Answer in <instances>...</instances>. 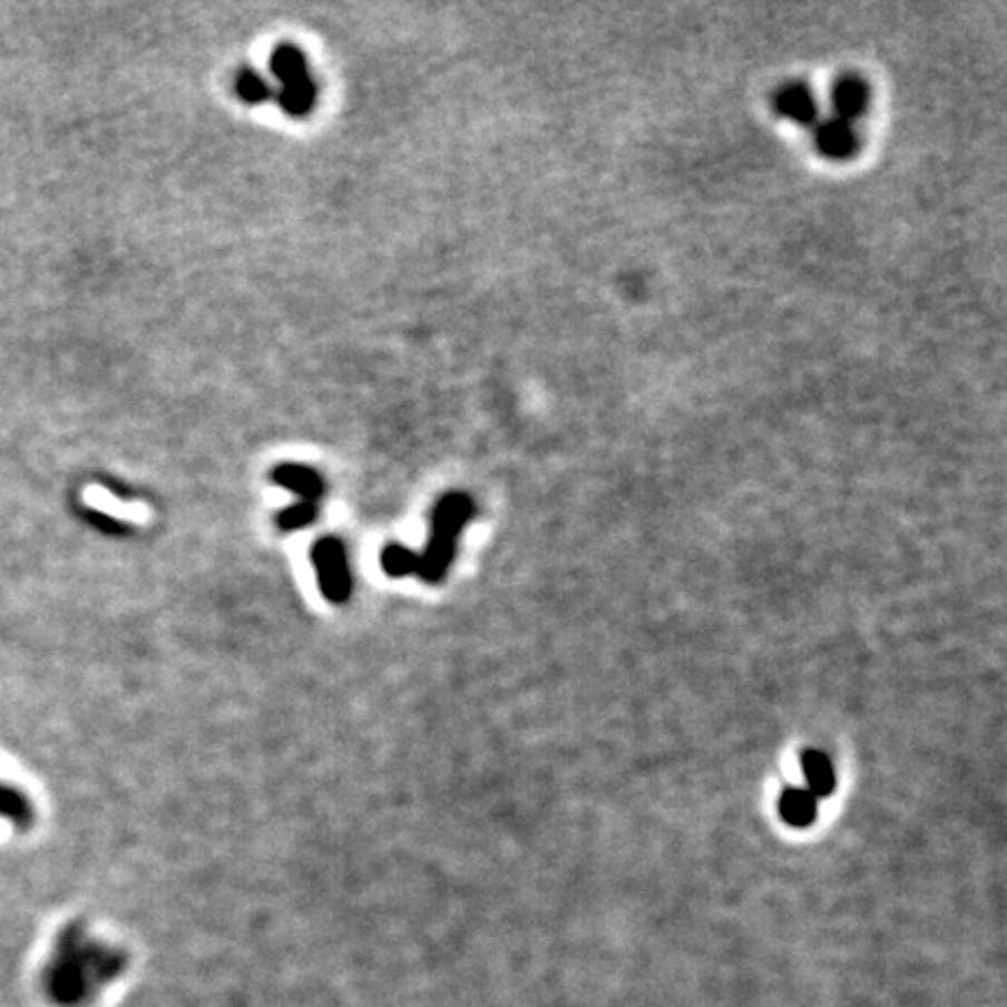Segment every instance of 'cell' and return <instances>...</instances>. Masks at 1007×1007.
I'll return each instance as SVG.
<instances>
[{
  "mask_svg": "<svg viewBox=\"0 0 1007 1007\" xmlns=\"http://www.w3.org/2000/svg\"><path fill=\"white\" fill-rule=\"evenodd\" d=\"M772 108L779 117H784L798 126H814L819 117V100L810 85L804 82H786L779 87L772 96Z\"/></svg>",
  "mask_w": 1007,
  "mask_h": 1007,
  "instance_id": "cell-6",
  "label": "cell"
},
{
  "mask_svg": "<svg viewBox=\"0 0 1007 1007\" xmlns=\"http://www.w3.org/2000/svg\"><path fill=\"white\" fill-rule=\"evenodd\" d=\"M819 800L808 789H786L779 795V817L791 828H808L814 823Z\"/></svg>",
  "mask_w": 1007,
  "mask_h": 1007,
  "instance_id": "cell-10",
  "label": "cell"
},
{
  "mask_svg": "<svg viewBox=\"0 0 1007 1007\" xmlns=\"http://www.w3.org/2000/svg\"><path fill=\"white\" fill-rule=\"evenodd\" d=\"M317 516H320V503L294 501L292 507L275 514V527H278L281 532H299V530H306V527H311Z\"/></svg>",
  "mask_w": 1007,
  "mask_h": 1007,
  "instance_id": "cell-13",
  "label": "cell"
},
{
  "mask_svg": "<svg viewBox=\"0 0 1007 1007\" xmlns=\"http://www.w3.org/2000/svg\"><path fill=\"white\" fill-rule=\"evenodd\" d=\"M87 520L96 527V530H100L104 535H115V537L129 535V525H126L119 518H113V516H108L104 511H98V509H87Z\"/></svg>",
  "mask_w": 1007,
  "mask_h": 1007,
  "instance_id": "cell-15",
  "label": "cell"
},
{
  "mask_svg": "<svg viewBox=\"0 0 1007 1007\" xmlns=\"http://www.w3.org/2000/svg\"><path fill=\"white\" fill-rule=\"evenodd\" d=\"M236 94L247 106H262L273 91L255 68H241L236 75Z\"/></svg>",
  "mask_w": 1007,
  "mask_h": 1007,
  "instance_id": "cell-14",
  "label": "cell"
},
{
  "mask_svg": "<svg viewBox=\"0 0 1007 1007\" xmlns=\"http://www.w3.org/2000/svg\"><path fill=\"white\" fill-rule=\"evenodd\" d=\"M311 563L322 597L330 604H336V607L350 602L355 581H352L350 556L343 539L334 535L320 537L311 548Z\"/></svg>",
  "mask_w": 1007,
  "mask_h": 1007,
  "instance_id": "cell-4",
  "label": "cell"
},
{
  "mask_svg": "<svg viewBox=\"0 0 1007 1007\" xmlns=\"http://www.w3.org/2000/svg\"><path fill=\"white\" fill-rule=\"evenodd\" d=\"M271 481H273V486L292 492L296 497V501L320 503L326 492L324 476L309 465H296V462L275 465L271 469Z\"/></svg>",
  "mask_w": 1007,
  "mask_h": 1007,
  "instance_id": "cell-7",
  "label": "cell"
},
{
  "mask_svg": "<svg viewBox=\"0 0 1007 1007\" xmlns=\"http://www.w3.org/2000/svg\"><path fill=\"white\" fill-rule=\"evenodd\" d=\"M800 765H802L804 779H808V786L804 789H808L817 800L828 798L835 791V782H838L835 770L823 751L808 749L800 755Z\"/></svg>",
  "mask_w": 1007,
  "mask_h": 1007,
  "instance_id": "cell-9",
  "label": "cell"
},
{
  "mask_svg": "<svg viewBox=\"0 0 1007 1007\" xmlns=\"http://www.w3.org/2000/svg\"><path fill=\"white\" fill-rule=\"evenodd\" d=\"M812 138L817 153L830 162H847L861 147V136L856 131V126L835 115L819 119L812 126Z\"/></svg>",
  "mask_w": 1007,
  "mask_h": 1007,
  "instance_id": "cell-5",
  "label": "cell"
},
{
  "mask_svg": "<svg viewBox=\"0 0 1007 1007\" xmlns=\"http://www.w3.org/2000/svg\"><path fill=\"white\" fill-rule=\"evenodd\" d=\"M476 516V501L462 490H450L437 499L430 516V537L418 553V574L422 584L439 586L456 563L458 544L465 527Z\"/></svg>",
  "mask_w": 1007,
  "mask_h": 1007,
  "instance_id": "cell-2",
  "label": "cell"
},
{
  "mask_svg": "<svg viewBox=\"0 0 1007 1007\" xmlns=\"http://www.w3.org/2000/svg\"><path fill=\"white\" fill-rule=\"evenodd\" d=\"M271 72L281 82L278 106L287 117L304 119L317 104V85L309 70V61L296 45H278L271 55Z\"/></svg>",
  "mask_w": 1007,
  "mask_h": 1007,
  "instance_id": "cell-3",
  "label": "cell"
},
{
  "mask_svg": "<svg viewBox=\"0 0 1007 1007\" xmlns=\"http://www.w3.org/2000/svg\"><path fill=\"white\" fill-rule=\"evenodd\" d=\"M0 819H8L17 828H29L33 823L29 798L12 786L0 784Z\"/></svg>",
  "mask_w": 1007,
  "mask_h": 1007,
  "instance_id": "cell-12",
  "label": "cell"
},
{
  "mask_svg": "<svg viewBox=\"0 0 1007 1007\" xmlns=\"http://www.w3.org/2000/svg\"><path fill=\"white\" fill-rule=\"evenodd\" d=\"M381 569L390 578H409L418 574V553L404 544H388L381 550Z\"/></svg>",
  "mask_w": 1007,
  "mask_h": 1007,
  "instance_id": "cell-11",
  "label": "cell"
},
{
  "mask_svg": "<svg viewBox=\"0 0 1007 1007\" xmlns=\"http://www.w3.org/2000/svg\"><path fill=\"white\" fill-rule=\"evenodd\" d=\"M830 106L833 115L844 121H859L870 108V87L856 72H844L830 87Z\"/></svg>",
  "mask_w": 1007,
  "mask_h": 1007,
  "instance_id": "cell-8",
  "label": "cell"
},
{
  "mask_svg": "<svg viewBox=\"0 0 1007 1007\" xmlns=\"http://www.w3.org/2000/svg\"><path fill=\"white\" fill-rule=\"evenodd\" d=\"M126 968V956L91 938L82 923H70L55 942L45 966L42 987L55 1005L80 1007L115 981Z\"/></svg>",
  "mask_w": 1007,
  "mask_h": 1007,
  "instance_id": "cell-1",
  "label": "cell"
}]
</instances>
